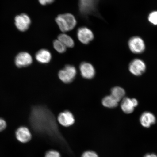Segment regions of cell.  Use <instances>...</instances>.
I'll list each match as a JSON object with an SVG mask.
<instances>
[{
  "label": "cell",
  "instance_id": "6da1fadb",
  "mask_svg": "<svg viewBox=\"0 0 157 157\" xmlns=\"http://www.w3.org/2000/svg\"><path fill=\"white\" fill-rule=\"evenodd\" d=\"M100 0H78L80 14L84 18L91 15L99 16L98 6Z\"/></svg>",
  "mask_w": 157,
  "mask_h": 157
},
{
  "label": "cell",
  "instance_id": "7a4b0ae2",
  "mask_svg": "<svg viewBox=\"0 0 157 157\" xmlns=\"http://www.w3.org/2000/svg\"><path fill=\"white\" fill-rule=\"evenodd\" d=\"M56 21L60 30L63 32L72 30L77 24L75 17L70 13L58 15L56 19Z\"/></svg>",
  "mask_w": 157,
  "mask_h": 157
},
{
  "label": "cell",
  "instance_id": "3957f363",
  "mask_svg": "<svg viewBox=\"0 0 157 157\" xmlns=\"http://www.w3.org/2000/svg\"><path fill=\"white\" fill-rule=\"evenodd\" d=\"M128 46L132 53L136 54H142L146 50V46L144 39L139 36L131 37L128 41Z\"/></svg>",
  "mask_w": 157,
  "mask_h": 157
},
{
  "label": "cell",
  "instance_id": "277c9868",
  "mask_svg": "<svg viewBox=\"0 0 157 157\" xmlns=\"http://www.w3.org/2000/svg\"><path fill=\"white\" fill-rule=\"evenodd\" d=\"M76 74V70L75 67L67 65L59 71L58 76L60 80L65 83H69L73 81Z\"/></svg>",
  "mask_w": 157,
  "mask_h": 157
},
{
  "label": "cell",
  "instance_id": "5b68a950",
  "mask_svg": "<svg viewBox=\"0 0 157 157\" xmlns=\"http://www.w3.org/2000/svg\"><path fill=\"white\" fill-rule=\"evenodd\" d=\"M128 68L131 74L139 76L146 71V66L144 61L140 59L136 58L131 61L129 64Z\"/></svg>",
  "mask_w": 157,
  "mask_h": 157
},
{
  "label": "cell",
  "instance_id": "8992f818",
  "mask_svg": "<svg viewBox=\"0 0 157 157\" xmlns=\"http://www.w3.org/2000/svg\"><path fill=\"white\" fill-rule=\"evenodd\" d=\"M14 62L17 68H26L32 64L33 58L29 53L21 52L15 57Z\"/></svg>",
  "mask_w": 157,
  "mask_h": 157
},
{
  "label": "cell",
  "instance_id": "52a82bcc",
  "mask_svg": "<svg viewBox=\"0 0 157 157\" xmlns=\"http://www.w3.org/2000/svg\"><path fill=\"white\" fill-rule=\"evenodd\" d=\"M77 36L78 40L84 44H89L94 39L93 31L86 27H81L78 29Z\"/></svg>",
  "mask_w": 157,
  "mask_h": 157
},
{
  "label": "cell",
  "instance_id": "ba28073f",
  "mask_svg": "<svg viewBox=\"0 0 157 157\" xmlns=\"http://www.w3.org/2000/svg\"><path fill=\"white\" fill-rule=\"evenodd\" d=\"M15 136L19 142L26 143L31 140L32 138V134L28 127L21 126L16 130Z\"/></svg>",
  "mask_w": 157,
  "mask_h": 157
},
{
  "label": "cell",
  "instance_id": "9c48e42d",
  "mask_svg": "<svg viewBox=\"0 0 157 157\" xmlns=\"http://www.w3.org/2000/svg\"><path fill=\"white\" fill-rule=\"evenodd\" d=\"M31 20L26 14L17 15L15 18V24L17 29L21 31H25L29 28Z\"/></svg>",
  "mask_w": 157,
  "mask_h": 157
},
{
  "label": "cell",
  "instance_id": "30bf717a",
  "mask_svg": "<svg viewBox=\"0 0 157 157\" xmlns=\"http://www.w3.org/2000/svg\"><path fill=\"white\" fill-rule=\"evenodd\" d=\"M138 105V102L136 99H131L129 98H124L121 104V108L125 113L130 114L134 111L135 107Z\"/></svg>",
  "mask_w": 157,
  "mask_h": 157
},
{
  "label": "cell",
  "instance_id": "8fae6325",
  "mask_svg": "<svg viewBox=\"0 0 157 157\" xmlns=\"http://www.w3.org/2000/svg\"><path fill=\"white\" fill-rule=\"evenodd\" d=\"M58 120L61 125L66 127L71 126L75 122L73 114L68 111L60 113L58 115Z\"/></svg>",
  "mask_w": 157,
  "mask_h": 157
},
{
  "label": "cell",
  "instance_id": "7c38bea8",
  "mask_svg": "<svg viewBox=\"0 0 157 157\" xmlns=\"http://www.w3.org/2000/svg\"><path fill=\"white\" fill-rule=\"evenodd\" d=\"M80 70L82 76L84 78L91 79L95 76V68L91 64L88 63H82L80 66Z\"/></svg>",
  "mask_w": 157,
  "mask_h": 157
},
{
  "label": "cell",
  "instance_id": "4fadbf2b",
  "mask_svg": "<svg viewBox=\"0 0 157 157\" xmlns=\"http://www.w3.org/2000/svg\"><path fill=\"white\" fill-rule=\"evenodd\" d=\"M140 121L143 127L149 128L156 123V119L152 113L145 112L141 115Z\"/></svg>",
  "mask_w": 157,
  "mask_h": 157
},
{
  "label": "cell",
  "instance_id": "5bb4252c",
  "mask_svg": "<svg viewBox=\"0 0 157 157\" xmlns=\"http://www.w3.org/2000/svg\"><path fill=\"white\" fill-rule=\"evenodd\" d=\"M35 57L37 61L39 63L46 64L50 62L52 58V55L48 50L42 49L36 53Z\"/></svg>",
  "mask_w": 157,
  "mask_h": 157
},
{
  "label": "cell",
  "instance_id": "9a60e30c",
  "mask_svg": "<svg viewBox=\"0 0 157 157\" xmlns=\"http://www.w3.org/2000/svg\"><path fill=\"white\" fill-rule=\"evenodd\" d=\"M125 92L124 89L119 87H113L111 90V95L119 102L124 98Z\"/></svg>",
  "mask_w": 157,
  "mask_h": 157
},
{
  "label": "cell",
  "instance_id": "2e32d148",
  "mask_svg": "<svg viewBox=\"0 0 157 157\" xmlns=\"http://www.w3.org/2000/svg\"><path fill=\"white\" fill-rule=\"evenodd\" d=\"M58 39L66 48H72L75 45L74 41L71 37L66 34H61L59 35Z\"/></svg>",
  "mask_w": 157,
  "mask_h": 157
},
{
  "label": "cell",
  "instance_id": "e0dca14e",
  "mask_svg": "<svg viewBox=\"0 0 157 157\" xmlns=\"http://www.w3.org/2000/svg\"><path fill=\"white\" fill-rule=\"evenodd\" d=\"M118 102L111 95L105 97L102 101V103L104 106L109 108L117 107L118 105Z\"/></svg>",
  "mask_w": 157,
  "mask_h": 157
},
{
  "label": "cell",
  "instance_id": "ac0fdd59",
  "mask_svg": "<svg viewBox=\"0 0 157 157\" xmlns=\"http://www.w3.org/2000/svg\"><path fill=\"white\" fill-rule=\"evenodd\" d=\"M53 46L55 50L59 53H63L66 50V47L58 39L54 41Z\"/></svg>",
  "mask_w": 157,
  "mask_h": 157
},
{
  "label": "cell",
  "instance_id": "d6986e66",
  "mask_svg": "<svg viewBox=\"0 0 157 157\" xmlns=\"http://www.w3.org/2000/svg\"><path fill=\"white\" fill-rule=\"evenodd\" d=\"M147 19L151 25L157 26V10L152 11L149 13Z\"/></svg>",
  "mask_w": 157,
  "mask_h": 157
},
{
  "label": "cell",
  "instance_id": "ffe728a7",
  "mask_svg": "<svg viewBox=\"0 0 157 157\" xmlns=\"http://www.w3.org/2000/svg\"><path fill=\"white\" fill-rule=\"evenodd\" d=\"M45 157H60L58 152L55 150H50L46 153Z\"/></svg>",
  "mask_w": 157,
  "mask_h": 157
},
{
  "label": "cell",
  "instance_id": "44dd1931",
  "mask_svg": "<svg viewBox=\"0 0 157 157\" xmlns=\"http://www.w3.org/2000/svg\"><path fill=\"white\" fill-rule=\"evenodd\" d=\"M82 157H99L95 152L92 151H87L84 152Z\"/></svg>",
  "mask_w": 157,
  "mask_h": 157
},
{
  "label": "cell",
  "instance_id": "7402d4cb",
  "mask_svg": "<svg viewBox=\"0 0 157 157\" xmlns=\"http://www.w3.org/2000/svg\"><path fill=\"white\" fill-rule=\"evenodd\" d=\"M7 127V123L3 119L0 118V132H3Z\"/></svg>",
  "mask_w": 157,
  "mask_h": 157
},
{
  "label": "cell",
  "instance_id": "603a6c76",
  "mask_svg": "<svg viewBox=\"0 0 157 157\" xmlns=\"http://www.w3.org/2000/svg\"><path fill=\"white\" fill-rule=\"evenodd\" d=\"M55 1V0H39V3L43 5L50 4Z\"/></svg>",
  "mask_w": 157,
  "mask_h": 157
},
{
  "label": "cell",
  "instance_id": "cb8c5ba5",
  "mask_svg": "<svg viewBox=\"0 0 157 157\" xmlns=\"http://www.w3.org/2000/svg\"><path fill=\"white\" fill-rule=\"evenodd\" d=\"M144 157H157V156L155 154H148L146 155Z\"/></svg>",
  "mask_w": 157,
  "mask_h": 157
}]
</instances>
